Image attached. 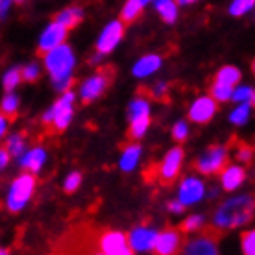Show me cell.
I'll list each match as a JSON object with an SVG mask.
<instances>
[{
	"label": "cell",
	"instance_id": "obj_1",
	"mask_svg": "<svg viewBox=\"0 0 255 255\" xmlns=\"http://www.w3.org/2000/svg\"><path fill=\"white\" fill-rule=\"evenodd\" d=\"M45 65L50 72L52 80L56 83L58 91H69V87L74 83L70 78V72L74 69V54L67 45H58L45 54Z\"/></svg>",
	"mask_w": 255,
	"mask_h": 255
},
{
	"label": "cell",
	"instance_id": "obj_2",
	"mask_svg": "<svg viewBox=\"0 0 255 255\" xmlns=\"http://www.w3.org/2000/svg\"><path fill=\"white\" fill-rule=\"evenodd\" d=\"M252 198L241 196L235 200H230L215 215V226L218 230H228V228H239L252 220Z\"/></svg>",
	"mask_w": 255,
	"mask_h": 255
},
{
	"label": "cell",
	"instance_id": "obj_3",
	"mask_svg": "<svg viewBox=\"0 0 255 255\" xmlns=\"http://www.w3.org/2000/svg\"><path fill=\"white\" fill-rule=\"evenodd\" d=\"M150 126V108L148 102L137 96L131 106H129V129H128V139L139 140L142 135L146 133Z\"/></svg>",
	"mask_w": 255,
	"mask_h": 255
},
{
	"label": "cell",
	"instance_id": "obj_4",
	"mask_svg": "<svg viewBox=\"0 0 255 255\" xmlns=\"http://www.w3.org/2000/svg\"><path fill=\"white\" fill-rule=\"evenodd\" d=\"M113 78H115V67H102V69H98L95 76L89 78L82 85V102L91 104L95 102L96 98H100L104 95V91L111 85Z\"/></svg>",
	"mask_w": 255,
	"mask_h": 255
},
{
	"label": "cell",
	"instance_id": "obj_5",
	"mask_svg": "<svg viewBox=\"0 0 255 255\" xmlns=\"http://www.w3.org/2000/svg\"><path fill=\"white\" fill-rule=\"evenodd\" d=\"M35 187V178L32 174H22L11 183V191L7 194V211L11 213H19L30 200Z\"/></svg>",
	"mask_w": 255,
	"mask_h": 255
},
{
	"label": "cell",
	"instance_id": "obj_6",
	"mask_svg": "<svg viewBox=\"0 0 255 255\" xmlns=\"http://www.w3.org/2000/svg\"><path fill=\"white\" fill-rule=\"evenodd\" d=\"M230 165V157H228V150L224 146H209L204 155H200L194 161V168L202 174H220L224 166Z\"/></svg>",
	"mask_w": 255,
	"mask_h": 255
},
{
	"label": "cell",
	"instance_id": "obj_7",
	"mask_svg": "<svg viewBox=\"0 0 255 255\" xmlns=\"http://www.w3.org/2000/svg\"><path fill=\"white\" fill-rule=\"evenodd\" d=\"M181 163H183V150L178 146L166 153L159 165H155V176L161 185H172L181 170Z\"/></svg>",
	"mask_w": 255,
	"mask_h": 255
},
{
	"label": "cell",
	"instance_id": "obj_8",
	"mask_svg": "<svg viewBox=\"0 0 255 255\" xmlns=\"http://www.w3.org/2000/svg\"><path fill=\"white\" fill-rule=\"evenodd\" d=\"M98 254L106 255H129L133 254L129 244H128V237L121 231L113 230H100L98 237Z\"/></svg>",
	"mask_w": 255,
	"mask_h": 255
},
{
	"label": "cell",
	"instance_id": "obj_9",
	"mask_svg": "<svg viewBox=\"0 0 255 255\" xmlns=\"http://www.w3.org/2000/svg\"><path fill=\"white\" fill-rule=\"evenodd\" d=\"M72 102H74V93L65 91V95L59 98L56 106L52 108V128H56V131H63L69 126L72 119Z\"/></svg>",
	"mask_w": 255,
	"mask_h": 255
},
{
	"label": "cell",
	"instance_id": "obj_10",
	"mask_svg": "<svg viewBox=\"0 0 255 255\" xmlns=\"http://www.w3.org/2000/svg\"><path fill=\"white\" fill-rule=\"evenodd\" d=\"M124 35V24H122L121 20H113V22H109L106 26V30L102 32L100 39H98V43H96V50L100 52V56L104 54H108L119 45V41L122 39Z\"/></svg>",
	"mask_w": 255,
	"mask_h": 255
},
{
	"label": "cell",
	"instance_id": "obj_11",
	"mask_svg": "<svg viewBox=\"0 0 255 255\" xmlns=\"http://www.w3.org/2000/svg\"><path fill=\"white\" fill-rule=\"evenodd\" d=\"M217 113V102L211 96H202L189 109V119L196 124H207Z\"/></svg>",
	"mask_w": 255,
	"mask_h": 255
},
{
	"label": "cell",
	"instance_id": "obj_12",
	"mask_svg": "<svg viewBox=\"0 0 255 255\" xmlns=\"http://www.w3.org/2000/svg\"><path fill=\"white\" fill-rule=\"evenodd\" d=\"M67 32H69V30H67L63 24H59V22L54 20L45 32H43V35H41V41H39V54L45 56L46 52L52 50L54 46L61 45L65 41V37H67Z\"/></svg>",
	"mask_w": 255,
	"mask_h": 255
},
{
	"label": "cell",
	"instance_id": "obj_13",
	"mask_svg": "<svg viewBox=\"0 0 255 255\" xmlns=\"http://www.w3.org/2000/svg\"><path fill=\"white\" fill-rule=\"evenodd\" d=\"M155 237H157V231L148 230V228H137L129 233L128 244H129L131 252H150L153 250Z\"/></svg>",
	"mask_w": 255,
	"mask_h": 255
},
{
	"label": "cell",
	"instance_id": "obj_14",
	"mask_svg": "<svg viewBox=\"0 0 255 255\" xmlns=\"http://www.w3.org/2000/svg\"><path fill=\"white\" fill-rule=\"evenodd\" d=\"M179 250V233L176 230H165L163 233L155 237L153 243V252L161 255H170L176 254Z\"/></svg>",
	"mask_w": 255,
	"mask_h": 255
},
{
	"label": "cell",
	"instance_id": "obj_15",
	"mask_svg": "<svg viewBox=\"0 0 255 255\" xmlns=\"http://www.w3.org/2000/svg\"><path fill=\"white\" fill-rule=\"evenodd\" d=\"M202 196H204V185H202V181H198L194 178L183 179V183L179 187V202L181 204L192 205L196 204Z\"/></svg>",
	"mask_w": 255,
	"mask_h": 255
},
{
	"label": "cell",
	"instance_id": "obj_16",
	"mask_svg": "<svg viewBox=\"0 0 255 255\" xmlns=\"http://www.w3.org/2000/svg\"><path fill=\"white\" fill-rule=\"evenodd\" d=\"M217 231L209 228V230L204 231V235L200 237V239H196V241H192L189 244L187 252L189 254H217Z\"/></svg>",
	"mask_w": 255,
	"mask_h": 255
},
{
	"label": "cell",
	"instance_id": "obj_17",
	"mask_svg": "<svg viewBox=\"0 0 255 255\" xmlns=\"http://www.w3.org/2000/svg\"><path fill=\"white\" fill-rule=\"evenodd\" d=\"M220 179H222V187L226 191H235L237 187H241V183L246 179V170L243 166L226 165L224 170L220 172Z\"/></svg>",
	"mask_w": 255,
	"mask_h": 255
},
{
	"label": "cell",
	"instance_id": "obj_18",
	"mask_svg": "<svg viewBox=\"0 0 255 255\" xmlns=\"http://www.w3.org/2000/svg\"><path fill=\"white\" fill-rule=\"evenodd\" d=\"M161 65V58L159 56H155V54H150V56H144L142 59L137 61V65L133 67V74L137 78H144V76H150L152 72L159 69Z\"/></svg>",
	"mask_w": 255,
	"mask_h": 255
},
{
	"label": "cell",
	"instance_id": "obj_19",
	"mask_svg": "<svg viewBox=\"0 0 255 255\" xmlns=\"http://www.w3.org/2000/svg\"><path fill=\"white\" fill-rule=\"evenodd\" d=\"M82 19H83V11L80 9V7H67L65 11L58 13L54 20L59 22V24H63L67 30H72Z\"/></svg>",
	"mask_w": 255,
	"mask_h": 255
},
{
	"label": "cell",
	"instance_id": "obj_20",
	"mask_svg": "<svg viewBox=\"0 0 255 255\" xmlns=\"http://www.w3.org/2000/svg\"><path fill=\"white\" fill-rule=\"evenodd\" d=\"M142 4H140L139 0H128L124 7H122L121 11V22L122 24H131L135 20L139 19L140 15H142Z\"/></svg>",
	"mask_w": 255,
	"mask_h": 255
},
{
	"label": "cell",
	"instance_id": "obj_21",
	"mask_svg": "<svg viewBox=\"0 0 255 255\" xmlns=\"http://www.w3.org/2000/svg\"><path fill=\"white\" fill-rule=\"evenodd\" d=\"M46 153L43 148H35L30 153H26L24 159H22V168L28 170V172H39V168L45 163Z\"/></svg>",
	"mask_w": 255,
	"mask_h": 255
},
{
	"label": "cell",
	"instance_id": "obj_22",
	"mask_svg": "<svg viewBox=\"0 0 255 255\" xmlns=\"http://www.w3.org/2000/svg\"><path fill=\"white\" fill-rule=\"evenodd\" d=\"M155 9L166 24H172L178 17V7H176L174 0H155Z\"/></svg>",
	"mask_w": 255,
	"mask_h": 255
},
{
	"label": "cell",
	"instance_id": "obj_23",
	"mask_svg": "<svg viewBox=\"0 0 255 255\" xmlns=\"http://www.w3.org/2000/svg\"><path fill=\"white\" fill-rule=\"evenodd\" d=\"M140 155V146L137 142L133 144H128V148L124 150L122 153V159H121V168L124 172H129L135 165H137V159H139Z\"/></svg>",
	"mask_w": 255,
	"mask_h": 255
},
{
	"label": "cell",
	"instance_id": "obj_24",
	"mask_svg": "<svg viewBox=\"0 0 255 255\" xmlns=\"http://www.w3.org/2000/svg\"><path fill=\"white\" fill-rule=\"evenodd\" d=\"M241 70L237 67H224L220 69V72L217 74L215 82L217 83H224V85H230V87H235L237 83L241 82Z\"/></svg>",
	"mask_w": 255,
	"mask_h": 255
},
{
	"label": "cell",
	"instance_id": "obj_25",
	"mask_svg": "<svg viewBox=\"0 0 255 255\" xmlns=\"http://www.w3.org/2000/svg\"><path fill=\"white\" fill-rule=\"evenodd\" d=\"M17 109H19V100H17V96L13 95H7L2 104H0V115L4 117L6 121L13 122L17 119Z\"/></svg>",
	"mask_w": 255,
	"mask_h": 255
},
{
	"label": "cell",
	"instance_id": "obj_26",
	"mask_svg": "<svg viewBox=\"0 0 255 255\" xmlns=\"http://www.w3.org/2000/svg\"><path fill=\"white\" fill-rule=\"evenodd\" d=\"M211 98L215 100V102H226V100H230L231 98V93H233V87H230V85H224V83H213L211 85Z\"/></svg>",
	"mask_w": 255,
	"mask_h": 255
},
{
	"label": "cell",
	"instance_id": "obj_27",
	"mask_svg": "<svg viewBox=\"0 0 255 255\" xmlns=\"http://www.w3.org/2000/svg\"><path fill=\"white\" fill-rule=\"evenodd\" d=\"M24 135L22 133H17V135H11L9 139H7V142H6V150L9 152V155H20L22 153V150H24Z\"/></svg>",
	"mask_w": 255,
	"mask_h": 255
},
{
	"label": "cell",
	"instance_id": "obj_28",
	"mask_svg": "<svg viewBox=\"0 0 255 255\" xmlns=\"http://www.w3.org/2000/svg\"><path fill=\"white\" fill-rule=\"evenodd\" d=\"M20 80H22V74H20V69H13L9 70L6 76H4V89L9 93V91H13L17 85L20 83Z\"/></svg>",
	"mask_w": 255,
	"mask_h": 255
},
{
	"label": "cell",
	"instance_id": "obj_29",
	"mask_svg": "<svg viewBox=\"0 0 255 255\" xmlns=\"http://www.w3.org/2000/svg\"><path fill=\"white\" fill-rule=\"evenodd\" d=\"M204 226V218L194 215V217H189L185 222H181L179 226V230L183 231V233H192V231H198L200 228Z\"/></svg>",
	"mask_w": 255,
	"mask_h": 255
},
{
	"label": "cell",
	"instance_id": "obj_30",
	"mask_svg": "<svg viewBox=\"0 0 255 255\" xmlns=\"http://www.w3.org/2000/svg\"><path fill=\"white\" fill-rule=\"evenodd\" d=\"M254 2L255 0H235V2L230 6V13L231 15H235V17L244 15V13L250 11V9L254 7Z\"/></svg>",
	"mask_w": 255,
	"mask_h": 255
},
{
	"label": "cell",
	"instance_id": "obj_31",
	"mask_svg": "<svg viewBox=\"0 0 255 255\" xmlns=\"http://www.w3.org/2000/svg\"><path fill=\"white\" fill-rule=\"evenodd\" d=\"M248 115H250V108L246 104H243L241 108H237L233 113H231V122L237 124V126H243L244 122L248 121Z\"/></svg>",
	"mask_w": 255,
	"mask_h": 255
},
{
	"label": "cell",
	"instance_id": "obj_32",
	"mask_svg": "<svg viewBox=\"0 0 255 255\" xmlns=\"http://www.w3.org/2000/svg\"><path fill=\"white\" fill-rule=\"evenodd\" d=\"M246 98L250 100V106L254 104V91L250 87H241L237 89L235 93H231V100H237V102H246Z\"/></svg>",
	"mask_w": 255,
	"mask_h": 255
},
{
	"label": "cell",
	"instance_id": "obj_33",
	"mask_svg": "<svg viewBox=\"0 0 255 255\" xmlns=\"http://www.w3.org/2000/svg\"><path fill=\"white\" fill-rule=\"evenodd\" d=\"M80 183H82V174H78V172L70 174L69 178L65 179V192H67V194L74 192L78 187H80Z\"/></svg>",
	"mask_w": 255,
	"mask_h": 255
},
{
	"label": "cell",
	"instance_id": "obj_34",
	"mask_svg": "<svg viewBox=\"0 0 255 255\" xmlns=\"http://www.w3.org/2000/svg\"><path fill=\"white\" fill-rule=\"evenodd\" d=\"M255 233L254 231H246L243 235V252L248 255H254L255 252Z\"/></svg>",
	"mask_w": 255,
	"mask_h": 255
},
{
	"label": "cell",
	"instance_id": "obj_35",
	"mask_svg": "<svg viewBox=\"0 0 255 255\" xmlns=\"http://www.w3.org/2000/svg\"><path fill=\"white\" fill-rule=\"evenodd\" d=\"M187 135H189V128H187L185 122H178L176 126L172 128V137L178 142H183L187 139Z\"/></svg>",
	"mask_w": 255,
	"mask_h": 255
},
{
	"label": "cell",
	"instance_id": "obj_36",
	"mask_svg": "<svg viewBox=\"0 0 255 255\" xmlns=\"http://www.w3.org/2000/svg\"><path fill=\"white\" fill-rule=\"evenodd\" d=\"M20 74H22V80L33 83L39 78V69L35 67V65H28L24 70H20Z\"/></svg>",
	"mask_w": 255,
	"mask_h": 255
},
{
	"label": "cell",
	"instance_id": "obj_37",
	"mask_svg": "<svg viewBox=\"0 0 255 255\" xmlns=\"http://www.w3.org/2000/svg\"><path fill=\"white\" fill-rule=\"evenodd\" d=\"M152 98H155V100H166L168 98V89H166L165 83L155 85V89L152 91Z\"/></svg>",
	"mask_w": 255,
	"mask_h": 255
},
{
	"label": "cell",
	"instance_id": "obj_38",
	"mask_svg": "<svg viewBox=\"0 0 255 255\" xmlns=\"http://www.w3.org/2000/svg\"><path fill=\"white\" fill-rule=\"evenodd\" d=\"M237 159L239 161H250L252 159V148L246 146V144H239V150H237Z\"/></svg>",
	"mask_w": 255,
	"mask_h": 255
},
{
	"label": "cell",
	"instance_id": "obj_39",
	"mask_svg": "<svg viewBox=\"0 0 255 255\" xmlns=\"http://www.w3.org/2000/svg\"><path fill=\"white\" fill-rule=\"evenodd\" d=\"M7 163H9V152H7L6 148H0V170L6 168Z\"/></svg>",
	"mask_w": 255,
	"mask_h": 255
},
{
	"label": "cell",
	"instance_id": "obj_40",
	"mask_svg": "<svg viewBox=\"0 0 255 255\" xmlns=\"http://www.w3.org/2000/svg\"><path fill=\"white\" fill-rule=\"evenodd\" d=\"M168 211H172V213H183V211H185V205L181 204V202H170V204H168Z\"/></svg>",
	"mask_w": 255,
	"mask_h": 255
},
{
	"label": "cell",
	"instance_id": "obj_41",
	"mask_svg": "<svg viewBox=\"0 0 255 255\" xmlns=\"http://www.w3.org/2000/svg\"><path fill=\"white\" fill-rule=\"evenodd\" d=\"M9 2H11V0H0V19L6 15L7 7H9Z\"/></svg>",
	"mask_w": 255,
	"mask_h": 255
},
{
	"label": "cell",
	"instance_id": "obj_42",
	"mask_svg": "<svg viewBox=\"0 0 255 255\" xmlns=\"http://www.w3.org/2000/svg\"><path fill=\"white\" fill-rule=\"evenodd\" d=\"M6 128H7V121L0 115V139H2V135L6 133Z\"/></svg>",
	"mask_w": 255,
	"mask_h": 255
},
{
	"label": "cell",
	"instance_id": "obj_43",
	"mask_svg": "<svg viewBox=\"0 0 255 255\" xmlns=\"http://www.w3.org/2000/svg\"><path fill=\"white\" fill-rule=\"evenodd\" d=\"M179 4H192V2H196V0H178Z\"/></svg>",
	"mask_w": 255,
	"mask_h": 255
},
{
	"label": "cell",
	"instance_id": "obj_44",
	"mask_svg": "<svg viewBox=\"0 0 255 255\" xmlns=\"http://www.w3.org/2000/svg\"><path fill=\"white\" fill-rule=\"evenodd\" d=\"M140 4H142V6H144V4H148V2H150V0H139Z\"/></svg>",
	"mask_w": 255,
	"mask_h": 255
},
{
	"label": "cell",
	"instance_id": "obj_45",
	"mask_svg": "<svg viewBox=\"0 0 255 255\" xmlns=\"http://www.w3.org/2000/svg\"><path fill=\"white\" fill-rule=\"evenodd\" d=\"M17 2H22V0H17Z\"/></svg>",
	"mask_w": 255,
	"mask_h": 255
}]
</instances>
